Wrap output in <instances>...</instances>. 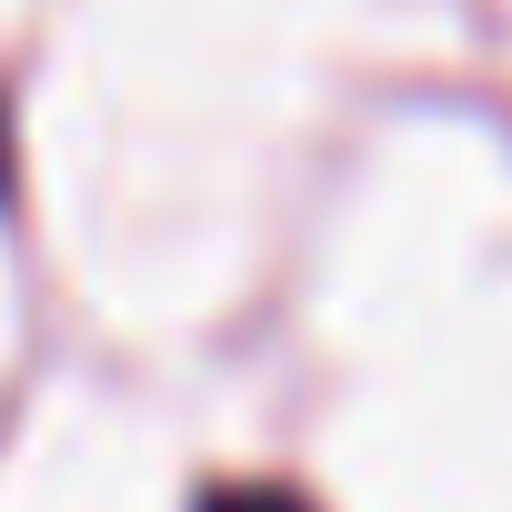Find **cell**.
Wrapping results in <instances>:
<instances>
[{
    "mask_svg": "<svg viewBox=\"0 0 512 512\" xmlns=\"http://www.w3.org/2000/svg\"><path fill=\"white\" fill-rule=\"evenodd\" d=\"M201 512H312L302 492H272V482H241V492H211Z\"/></svg>",
    "mask_w": 512,
    "mask_h": 512,
    "instance_id": "obj_1",
    "label": "cell"
},
{
    "mask_svg": "<svg viewBox=\"0 0 512 512\" xmlns=\"http://www.w3.org/2000/svg\"><path fill=\"white\" fill-rule=\"evenodd\" d=\"M0 171H11V131H0Z\"/></svg>",
    "mask_w": 512,
    "mask_h": 512,
    "instance_id": "obj_2",
    "label": "cell"
}]
</instances>
